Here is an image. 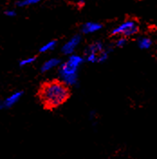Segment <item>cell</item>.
Segmentation results:
<instances>
[{
  "instance_id": "6da1fadb",
  "label": "cell",
  "mask_w": 157,
  "mask_h": 159,
  "mask_svg": "<svg viewBox=\"0 0 157 159\" xmlns=\"http://www.w3.org/2000/svg\"><path fill=\"white\" fill-rule=\"evenodd\" d=\"M40 101L47 109H56L61 106L70 98V89L61 80L44 82L38 92Z\"/></svg>"
},
{
  "instance_id": "7a4b0ae2",
  "label": "cell",
  "mask_w": 157,
  "mask_h": 159,
  "mask_svg": "<svg viewBox=\"0 0 157 159\" xmlns=\"http://www.w3.org/2000/svg\"><path fill=\"white\" fill-rule=\"evenodd\" d=\"M84 58L78 54H71L64 62L61 63L58 70L60 80L68 87L78 83V71Z\"/></svg>"
},
{
  "instance_id": "3957f363",
  "label": "cell",
  "mask_w": 157,
  "mask_h": 159,
  "mask_svg": "<svg viewBox=\"0 0 157 159\" xmlns=\"http://www.w3.org/2000/svg\"><path fill=\"white\" fill-rule=\"evenodd\" d=\"M139 31V25L137 22L135 20L128 19L124 21L118 26L111 31V34L115 36H124V37H130L137 34Z\"/></svg>"
},
{
  "instance_id": "277c9868",
  "label": "cell",
  "mask_w": 157,
  "mask_h": 159,
  "mask_svg": "<svg viewBox=\"0 0 157 159\" xmlns=\"http://www.w3.org/2000/svg\"><path fill=\"white\" fill-rule=\"evenodd\" d=\"M104 45L101 42H95L89 44L87 49L85 51V55L84 58L85 60L91 62V63H97L98 62V59L100 54L102 53L103 51H105Z\"/></svg>"
},
{
  "instance_id": "5b68a950",
  "label": "cell",
  "mask_w": 157,
  "mask_h": 159,
  "mask_svg": "<svg viewBox=\"0 0 157 159\" xmlns=\"http://www.w3.org/2000/svg\"><path fill=\"white\" fill-rule=\"evenodd\" d=\"M81 42V37L78 34H75L73 35L71 38H70L61 47V52L64 55H71L74 54V52L76 48L79 45Z\"/></svg>"
},
{
  "instance_id": "8992f818",
  "label": "cell",
  "mask_w": 157,
  "mask_h": 159,
  "mask_svg": "<svg viewBox=\"0 0 157 159\" xmlns=\"http://www.w3.org/2000/svg\"><path fill=\"white\" fill-rule=\"evenodd\" d=\"M23 94H24L23 91H16V92L12 93L7 98L1 100L0 101V110L1 109H10L13 106H15L21 99Z\"/></svg>"
},
{
  "instance_id": "52a82bcc",
  "label": "cell",
  "mask_w": 157,
  "mask_h": 159,
  "mask_svg": "<svg viewBox=\"0 0 157 159\" xmlns=\"http://www.w3.org/2000/svg\"><path fill=\"white\" fill-rule=\"evenodd\" d=\"M102 27L103 25L97 22H87L81 25L80 30L85 34H94L100 31L102 29Z\"/></svg>"
},
{
  "instance_id": "ba28073f",
  "label": "cell",
  "mask_w": 157,
  "mask_h": 159,
  "mask_svg": "<svg viewBox=\"0 0 157 159\" xmlns=\"http://www.w3.org/2000/svg\"><path fill=\"white\" fill-rule=\"evenodd\" d=\"M61 60L58 58H51L43 62V64L41 67V71L42 72H47L49 70H52L54 68H57L61 65Z\"/></svg>"
},
{
  "instance_id": "9c48e42d",
  "label": "cell",
  "mask_w": 157,
  "mask_h": 159,
  "mask_svg": "<svg viewBox=\"0 0 157 159\" xmlns=\"http://www.w3.org/2000/svg\"><path fill=\"white\" fill-rule=\"evenodd\" d=\"M138 47L141 50H148L150 49L153 45V41L149 37H140L137 40Z\"/></svg>"
},
{
  "instance_id": "30bf717a",
  "label": "cell",
  "mask_w": 157,
  "mask_h": 159,
  "mask_svg": "<svg viewBox=\"0 0 157 159\" xmlns=\"http://www.w3.org/2000/svg\"><path fill=\"white\" fill-rule=\"evenodd\" d=\"M56 46H57V41L56 40H52V41H49L48 43H44L39 49V52L41 53L47 52H50V51H52V50L55 49Z\"/></svg>"
},
{
  "instance_id": "8fae6325",
  "label": "cell",
  "mask_w": 157,
  "mask_h": 159,
  "mask_svg": "<svg viewBox=\"0 0 157 159\" xmlns=\"http://www.w3.org/2000/svg\"><path fill=\"white\" fill-rule=\"evenodd\" d=\"M42 0H20L16 2V6L18 7H27L30 6H34L40 3Z\"/></svg>"
},
{
  "instance_id": "7c38bea8",
  "label": "cell",
  "mask_w": 157,
  "mask_h": 159,
  "mask_svg": "<svg viewBox=\"0 0 157 159\" xmlns=\"http://www.w3.org/2000/svg\"><path fill=\"white\" fill-rule=\"evenodd\" d=\"M35 61H36V57H35V56L22 59L19 61V66L20 67H24V66H26V65H30V64H32L33 62H34Z\"/></svg>"
},
{
  "instance_id": "4fadbf2b",
  "label": "cell",
  "mask_w": 157,
  "mask_h": 159,
  "mask_svg": "<svg viewBox=\"0 0 157 159\" xmlns=\"http://www.w3.org/2000/svg\"><path fill=\"white\" fill-rule=\"evenodd\" d=\"M127 42H128V40H127V37H124V36H120V37H118V40L116 41V43H115V45L117 46V47H124L126 44H127Z\"/></svg>"
},
{
  "instance_id": "5bb4252c",
  "label": "cell",
  "mask_w": 157,
  "mask_h": 159,
  "mask_svg": "<svg viewBox=\"0 0 157 159\" xmlns=\"http://www.w3.org/2000/svg\"><path fill=\"white\" fill-rule=\"evenodd\" d=\"M5 15L7 17H15V16H16V12L14 9H7L5 11Z\"/></svg>"
},
{
  "instance_id": "9a60e30c",
  "label": "cell",
  "mask_w": 157,
  "mask_h": 159,
  "mask_svg": "<svg viewBox=\"0 0 157 159\" xmlns=\"http://www.w3.org/2000/svg\"><path fill=\"white\" fill-rule=\"evenodd\" d=\"M74 2L76 5H78L79 7H82L85 4V0H74Z\"/></svg>"
}]
</instances>
